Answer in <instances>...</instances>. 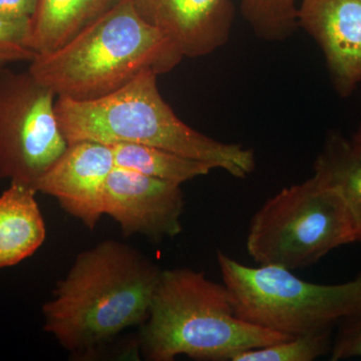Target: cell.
I'll use <instances>...</instances> for the list:
<instances>
[{
  "mask_svg": "<svg viewBox=\"0 0 361 361\" xmlns=\"http://www.w3.org/2000/svg\"><path fill=\"white\" fill-rule=\"evenodd\" d=\"M161 273L134 247L101 242L78 254L42 306L44 331L70 353H92L144 323Z\"/></svg>",
  "mask_w": 361,
  "mask_h": 361,
  "instance_id": "cell-1",
  "label": "cell"
},
{
  "mask_svg": "<svg viewBox=\"0 0 361 361\" xmlns=\"http://www.w3.org/2000/svg\"><path fill=\"white\" fill-rule=\"evenodd\" d=\"M157 77L144 71L116 92L92 101L56 97V114L68 144L146 145L206 161L238 179L250 175L256 166L253 149L217 141L180 121L161 97Z\"/></svg>",
  "mask_w": 361,
  "mask_h": 361,
  "instance_id": "cell-2",
  "label": "cell"
},
{
  "mask_svg": "<svg viewBox=\"0 0 361 361\" xmlns=\"http://www.w3.org/2000/svg\"><path fill=\"white\" fill-rule=\"evenodd\" d=\"M177 47L121 0L68 44L37 54L28 71L56 97L92 101L108 96L147 71L164 75L182 61Z\"/></svg>",
  "mask_w": 361,
  "mask_h": 361,
  "instance_id": "cell-3",
  "label": "cell"
},
{
  "mask_svg": "<svg viewBox=\"0 0 361 361\" xmlns=\"http://www.w3.org/2000/svg\"><path fill=\"white\" fill-rule=\"evenodd\" d=\"M290 337L240 319L224 283L183 267L161 270L139 345L149 361H173L180 355L233 361L240 353Z\"/></svg>",
  "mask_w": 361,
  "mask_h": 361,
  "instance_id": "cell-4",
  "label": "cell"
},
{
  "mask_svg": "<svg viewBox=\"0 0 361 361\" xmlns=\"http://www.w3.org/2000/svg\"><path fill=\"white\" fill-rule=\"evenodd\" d=\"M235 314L255 326L297 336L334 330L361 310V274L341 284L304 281L278 266L249 267L217 252Z\"/></svg>",
  "mask_w": 361,
  "mask_h": 361,
  "instance_id": "cell-5",
  "label": "cell"
},
{
  "mask_svg": "<svg viewBox=\"0 0 361 361\" xmlns=\"http://www.w3.org/2000/svg\"><path fill=\"white\" fill-rule=\"evenodd\" d=\"M357 243L355 222L334 188L316 174L271 197L251 218L246 249L258 265L302 269Z\"/></svg>",
  "mask_w": 361,
  "mask_h": 361,
  "instance_id": "cell-6",
  "label": "cell"
},
{
  "mask_svg": "<svg viewBox=\"0 0 361 361\" xmlns=\"http://www.w3.org/2000/svg\"><path fill=\"white\" fill-rule=\"evenodd\" d=\"M56 97L30 71L0 68V180L33 188L65 153Z\"/></svg>",
  "mask_w": 361,
  "mask_h": 361,
  "instance_id": "cell-7",
  "label": "cell"
},
{
  "mask_svg": "<svg viewBox=\"0 0 361 361\" xmlns=\"http://www.w3.org/2000/svg\"><path fill=\"white\" fill-rule=\"evenodd\" d=\"M185 198L180 185L122 167L111 170L104 190V214L125 236L149 241L174 238L182 232Z\"/></svg>",
  "mask_w": 361,
  "mask_h": 361,
  "instance_id": "cell-8",
  "label": "cell"
},
{
  "mask_svg": "<svg viewBox=\"0 0 361 361\" xmlns=\"http://www.w3.org/2000/svg\"><path fill=\"white\" fill-rule=\"evenodd\" d=\"M115 167L110 145L73 142L35 183L33 189L56 198L68 215L94 230L104 215V184Z\"/></svg>",
  "mask_w": 361,
  "mask_h": 361,
  "instance_id": "cell-9",
  "label": "cell"
},
{
  "mask_svg": "<svg viewBox=\"0 0 361 361\" xmlns=\"http://www.w3.org/2000/svg\"><path fill=\"white\" fill-rule=\"evenodd\" d=\"M297 21L319 45L341 97L361 84V0H299Z\"/></svg>",
  "mask_w": 361,
  "mask_h": 361,
  "instance_id": "cell-10",
  "label": "cell"
},
{
  "mask_svg": "<svg viewBox=\"0 0 361 361\" xmlns=\"http://www.w3.org/2000/svg\"><path fill=\"white\" fill-rule=\"evenodd\" d=\"M137 13L171 40L183 58H200L227 44L231 0H133Z\"/></svg>",
  "mask_w": 361,
  "mask_h": 361,
  "instance_id": "cell-11",
  "label": "cell"
},
{
  "mask_svg": "<svg viewBox=\"0 0 361 361\" xmlns=\"http://www.w3.org/2000/svg\"><path fill=\"white\" fill-rule=\"evenodd\" d=\"M37 193L27 185L11 183L0 195V270L32 257L47 238Z\"/></svg>",
  "mask_w": 361,
  "mask_h": 361,
  "instance_id": "cell-12",
  "label": "cell"
},
{
  "mask_svg": "<svg viewBox=\"0 0 361 361\" xmlns=\"http://www.w3.org/2000/svg\"><path fill=\"white\" fill-rule=\"evenodd\" d=\"M121 0H39L30 20V47L49 54L68 44Z\"/></svg>",
  "mask_w": 361,
  "mask_h": 361,
  "instance_id": "cell-13",
  "label": "cell"
},
{
  "mask_svg": "<svg viewBox=\"0 0 361 361\" xmlns=\"http://www.w3.org/2000/svg\"><path fill=\"white\" fill-rule=\"evenodd\" d=\"M313 170L341 194L355 222L357 243L361 244V156L350 140L341 133H329Z\"/></svg>",
  "mask_w": 361,
  "mask_h": 361,
  "instance_id": "cell-14",
  "label": "cell"
},
{
  "mask_svg": "<svg viewBox=\"0 0 361 361\" xmlns=\"http://www.w3.org/2000/svg\"><path fill=\"white\" fill-rule=\"evenodd\" d=\"M113 149L116 167L130 169L149 177L182 185L216 169L211 164L146 145L116 142Z\"/></svg>",
  "mask_w": 361,
  "mask_h": 361,
  "instance_id": "cell-15",
  "label": "cell"
},
{
  "mask_svg": "<svg viewBox=\"0 0 361 361\" xmlns=\"http://www.w3.org/2000/svg\"><path fill=\"white\" fill-rule=\"evenodd\" d=\"M298 0H241V11L254 33L267 42H283L298 27Z\"/></svg>",
  "mask_w": 361,
  "mask_h": 361,
  "instance_id": "cell-16",
  "label": "cell"
},
{
  "mask_svg": "<svg viewBox=\"0 0 361 361\" xmlns=\"http://www.w3.org/2000/svg\"><path fill=\"white\" fill-rule=\"evenodd\" d=\"M334 330L291 336L264 348L240 353L233 361H313L330 355Z\"/></svg>",
  "mask_w": 361,
  "mask_h": 361,
  "instance_id": "cell-17",
  "label": "cell"
},
{
  "mask_svg": "<svg viewBox=\"0 0 361 361\" xmlns=\"http://www.w3.org/2000/svg\"><path fill=\"white\" fill-rule=\"evenodd\" d=\"M30 20L0 16V68L16 61H32L37 56L30 47Z\"/></svg>",
  "mask_w": 361,
  "mask_h": 361,
  "instance_id": "cell-18",
  "label": "cell"
},
{
  "mask_svg": "<svg viewBox=\"0 0 361 361\" xmlns=\"http://www.w3.org/2000/svg\"><path fill=\"white\" fill-rule=\"evenodd\" d=\"M336 329L329 360L341 361L361 357V310L344 318Z\"/></svg>",
  "mask_w": 361,
  "mask_h": 361,
  "instance_id": "cell-19",
  "label": "cell"
},
{
  "mask_svg": "<svg viewBox=\"0 0 361 361\" xmlns=\"http://www.w3.org/2000/svg\"><path fill=\"white\" fill-rule=\"evenodd\" d=\"M39 0H0V16L11 20H30Z\"/></svg>",
  "mask_w": 361,
  "mask_h": 361,
  "instance_id": "cell-20",
  "label": "cell"
},
{
  "mask_svg": "<svg viewBox=\"0 0 361 361\" xmlns=\"http://www.w3.org/2000/svg\"><path fill=\"white\" fill-rule=\"evenodd\" d=\"M349 140H350L351 145H353L356 153L360 154L361 156V125L355 133V135H353V137Z\"/></svg>",
  "mask_w": 361,
  "mask_h": 361,
  "instance_id": "cell-21",
  "label": "cell"
}]
</instances>
